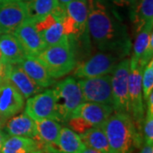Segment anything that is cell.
<instances>
[{
  "label": "cell",
  "mask_w": 153,
  "mask_h": 153,
  "mask_svg": "<svg viewBox=\"0 0 153 153\" xmlns=\"http://www.w3.org/2000/svg\"><path fill=\"white\" fill-rule=\"evenodd\" d=\"M87 1V29L94 44L120 59L128 55L131 43L125 26L111 12L104 0Z\"/></svg>",
  "instance_id": "cell-1"
},
{
  "label": "cell",
  "mask_w": 153,
  "mask_h": 153,
  "mask_svg": "<svg viewBox=\"0 0 153 153\" xmlns=\"http://www.w3.org/2000/svg\"><path fill=\"white\" fill-rule=\"evenodd\" d=\"M111 153H133L144 141L132 117L124 112H113L102 124Z\"/></svg>",
  "instance_id": "cell-2"
},
{
  "label": "cell",
  "mask_w": 153,
  "mask_h": 153,
  "mask_svg": "<svg viewBox=\"0 0 153 153\" xmlns=\"http://www.w3.org/2000/svg\"><path fill=\"white\" fill-rule=\"evenodd\" d=\"M36 58L54 79L67 75L74 70L76 59L70 41L45 47Z\"/></svg>",
  "instance_id": "cell-3"
},
{
  "label": "cell",
  "mask_w": 153,
  "mask_h": 153,
  "mask_svg": "<svg viewBox=\"0 0 153 153\" xmlns=\"http://www.w3.org/2000/svg\"><path fill=\"white\" fill-rule=\"evenodd\" d=\"M113 112L111 105L84 101L72 112L67 123L73 131L81 134L94 127L102 125Z\"/></svg>",
  "instance_id": "cell-4"
},
{
  "label": "cell",
  "mask_w": 153,
  "mask_h": 153,
  "mask_svg": "<svg viewBox=\"0 0 153 153\" xmlns=\"http://www.w3.org/2000/svg\"><path fill=\"white\" fill-rule=\"evenodd\" d=\"M56 101L57 121L67 123L72 112L84 102L82 91L73 77H66L52 88Z\"/></svg>",
  "instance_id": "cell-5"
},
{
  "label": "cell",
  "mask_w": 153,
  "mask_h": 153,
  "mask_svg": "<svg viewBox=\"0 0 153 153\" xmlns=\"http://www.w3.org/2000/svg\"><path fill=\"white\" fill-rule=\"evenodd\" d=\"M130 59L118 61L111 72L112 107L116 112H124L130 115V104L128 97V76Z\"/></svg>",
  "instance_id": "cell-6"
},
{
  "label": "cell",
  "mask_w": 153,
  "mask_h": 153,
  "mask_svg": "<svg viewBox=\"0 0 153 153\" xmlns=\"http://www.w3.org/2000/svg\"><path fill=\"white\" fill-rule=\"evenodd\" d=\"M143 70L144 67L140 66L139 63L134 62L130 60L128 76V97L130 104V116L136 126L137 130L140 134H142L141 132L146 112L141 84Z\"/></svg>",
  "instance_id": "cell-7"
},
{
  "label": "cell",
  "mask_w": 153,
  "mask_h": 153,
  "mask_svg": "<svg viewBox=\"0 0 153 153\" xmlns=\"http://www.w3.org/2000/svg\"><path fill=\"white\" fill-rule=\"evenodd\" d=\"M84 101L112 106L111 75L82 78L77 81Z\"/></svg>",
  "instance_id": "cell-8"
},
{
  "label": "cell",
  "mask_w": 153,
  "mask_h": 153,
  "mask_svg": "<svg viewBox=\"0 0 153 153\" xmlns=\"http://www.w3.org/2000/svg\"><path fill=\"white\" fill-rule=\"evenodd\" d=\"M120 58L109 52H99L77 66L74 76L78 78H89L111 74Z\"/></svg>",
  "instance_id": "cell-9"
},
{
  "label": "cell",
  "mask_w": 153,
  "mask_h": 153,
  "mask_svg": "<svg viewBox=\"0 0 153 153\" xmlns=\"http://www.w3.org/2000/svg\"><path fill=\"white\" fill-rule=\"evenodd\" d=\"M24 112L34 121L43 119L57 121L56 101L53 89H47L27 99Z\"/></svg>",
  "instance_id": "cell-10"
},
{
  "label": "cell",
  "mask_w": 153,
  "mask_h": 153,
  "mask_svg": "<svg viewBox=\"0 0 153 153\" xmlns=\"http://www.w3.org/2000/svg\"><path fill=\"white\" fill-rule=\"evenodd\" d=\"M27 18V8L24 1L0 3L1 34L13 33Z\"/></svg>",
  "instance_id": "cell-11"
},
{
  "label": "cell",
  "mask_w": 153,
  "mask_h": 153,
  "mask_svg": "<svg viewBox=\"0 0 153 153\" xmlns=\"http://www.w3.org/2000/svg\"><path fill=\"white\" fill-rule=\"evenodd\" d=\"M13 34L27 56L36 57L46 47L41 36L36 30L33 20L29 17L16 29Z\"/></svg>",
  "instance_id": "cell-12"
},
{
  "label": "cell",
  "mask_w": 153,
  "mask_h": 153,
  "mask_svg": "<svg viewBox=\"0 0 153 153\" xmlns=\"http://www.w3.org/2000/svg\"><path fill=\"white\" fill-rule=\"evenodd\" d=\"M25 106V98L10 81L0 82V117L7 120L21 112Z\"/></svg>",
  "instance_id": "cell-13"
},
{
  "label": "cell",
  "mask_w": 153,
  "mask_h": 153,
  "mask_svg": "<svg viewBox=\"0 0 153 153\" xmlns=\"http://www.w3.org/2000/svg\"><path fill=\"white\" fill-rule=\"evenodd\" d=\"M5 79L16 88L25 99L40 93L43 89V88L38 86L18 64L7 63Z\"/></svg>",
  "instance_id": "cell-14"
},
{
  "label": "cell",
  "mask_w": 153,
  "mask_h": 153,
  "mask_svg": "<svg viewBox=\"0 0 153 153\" xmlns=\"http://www.w3.org/2000/svg\"><path fill=\"white\" fill-rule=\"evenodd\" d=\"M4 127L9 136L28 137L32 139H36L37 137L36 122L25 112L9 118Z\"/></svg>",
  "instance_id": "cell-15"
},
{
  "label": "cell",
  "mask_w": 153,
  "mask_h": 153,
  "mask_svg": "<svg viewBox=\"0 0 153 153\" xmlns=\"http://www.w3.org/2000/svg\"><path fill=\"white\" fill-rule=\"evenodd\" d=\"M18 65L38 86L43 88L51 86L55 82V79L49 75L47 69L36 57L27 55Z\"/></svg>",
  "instance_id": "cell-16"
},
{
  "label": "cell",
  "mask_w": 153,
  "mask_h": 153,
  "mask_svg": "<svg viewBox=\"0 0 153 153\" xmlns=\"http://www.w3.org/2000/svg\"><path fill=\"white\" fill-rule=\"evenodd\" d=\"M37 125V137L41 149L48 152L50 148L54 147L59 136L61 125L59 122L54 119H43L35 121Z\"/></svg>",
  "instance_id": "cell-17"
},
{
  "label": "cell",
  "mask_w": 153,
  "mask_h": 153,
  "mask_svg": "<svg viewBox=\"0 0 153 153\" xmlns=\"http://www.w3.org/2000/svg\"><path fill=\"white\" fill-rule=\"evenodd\" d=\"M85 146L80 135L70 128L62 127L55 146L50 148L48 153L59 152L61 153H81Z\"/></svg>",
  "instance_id": "cell-18"
},
{
  "label": "cell",
  "mask_w": 153,
  "mask_h": 153,
  "mask_svg": "<svg viewBox=\"0 0 153 153\" xmlns=\"http://www.w3.org/2000/svg\"><path fill=\"white\" fill-rule=\"evenodd\" d=\"M66 14L71 19L76 32V38L81 37L87 29L88 1L72 0L64 6Z\"/></svg>",
  "instance_id": "cell-19"
},
{
  "label": "cell",
  "mask_w": 153,
  "mask_h": 153,
  "mask_svg": "<svg viewBox=\"0 0 153 153\" xmlns=\"http://www.w3.org/2000/svg\"><path fill=\"white\" fill-rule=\"evenodd\" d=\"M0 50L4 61L9 64H18L27 56L22 45L13 33L0 35Z\"/></svg>",
  "instance_id": "cell-20"
},
{
  "label": "cell",
  "mask_w": 153,
  "mask_h": 153,
  "mask_svg": "<svg viewBox=\"0 0 153 153\" xmlns=\"http://www.w3.org/2000/svg\"><path fill=\"white\" fill-rule=\"evenodd\" d=\"M42 150L35 139L22 136H7L0 153H31Z\"/></svg>",
  "instance_id": "cell-21"
},
{
  "label": "cell",
  "mask_w": 153,
  "mask_h": 153,
  "mask_svg": "<svg viewBox=\"0 0 153 153\" xmlns=\"http://www.w3.org/2000/svg\"><path fill=\"white\" fill-rule=\"evenodd\" d=\"M79 135L86 147L101 153H111L109 143L101 125L94 127Z\"/></svg>",
  "instance_id": "cell-22"
},
{
  "label": "cell",
  "mask_w": 153,
  "mask_h": 153,
  "mask_svg": "<svg viewBox=\"0 0 153 153\" xmlns=\"http://www.w3.org/2000/svg\"><path fill=\"white\" fill-rule=\"evenodd\" d=\"M133 12V22L138 33L149 23H153V0H139Z\"/></svg>",
  "instance_id": "cell-23"
},
{
  "label": "cell",
  "mask_w": 153,
  "mask_h": 153,
  "mask_svg": "<svg viewBox=\"0 0 153 153\" xmlns=\"http://www.w3.org/2000/svg\"><path fill=\"white\" fill-rule=\"evenodd\" d=\"M27 5L28 17L35 20L53 13L59 7L57 0H23Z\"/></svg>",
  "instance_id": "cell-24"
},
{
  "label": "cell",
  "mask_w": 153,
  "mask_h": 153,
  "mask_svg": "<svg viewBox=\"0 0 153 153\" xmlns=\"http://www.w3.org/2000/svg\"><path fill=\"white\" fill-rule=\"evenodd\" d=\"M63 16L60 17L52 25H50L49 27H47L46 29H44V31H42L41 33H39V35L41 36L46 47L55 45V44H62V43L69 41V38L65 34L63 24H62Z\"/></svg>",
  "instance_id": "cell-25"
},
{
  "label": "cell",
  "mask_w": 153,
  "mask_h": 153,
  "mask_svg": "<svg viewBox=\"0 0 153 153\" xmlns=\"http://www.w3.org/2000/svg\"><path fill=\"white\" fill-rule=\"evenodd\" d=\"M137 33L138 34L133 48V55L130 60L139 63V60L145 52L151 39L153 38V23L146 24Z\"/></svg>",
  "instance_id": "cell-26"
},
{
  "label": "cell",
  "mask_w": 153,
  "mask_h": 153,
  "mask_svg": "<svg viewBox=\"0 0 153 153\" xmlns=\"http://www.w3.org/2000/svg\"><path fill=\"white\" fill-rule=\"evenodd\" d=\"M143 98L146 100L148 96L153 92V60H150L144 67L141 78Z\"/></svg>",
  "instance_id": "cell-27"
},
{
  "label": "cell",
  "mask_w": 153,
  "mask_h": 153,
  "mask_svg": "<svg viewBox=\"0 0 153 153\" xmlns=\"http://www.w3.org/2000/svg\"><path fill=\"white\" fill-rule=\"evenodd\" d=\"M142 130L145 143L148 145H153V110L146 108Z\"/></svg>",
  "instance_id": "cell-28"
},
{
  "label": "cell",
  "mask_w": 153,
  "mask_h": 153,
  "mask_svg": "<svg viewBox=\"0 0 153 153\" xmlns=\"http://www.w3.org/2000/svg\"><path fill=\"white\" fill-rule=\"evenodd\" d=\"M139 0H112L115 4L118 6H128V7H134Z\"/></svg>",
  "instance_id": "cell-29"
},
{
  "label": "cell",
  "mask_w": 153,
  "mask_h": 153,
  "mask_svg": "<svg viewBox=\"0 0 153 153\" xmlns=\"http://www.w3.org/2000/svg\"><path fill=\"white\" fill-rule=\"evenodd\" d=\"M6 66L7 63H0V82H2L5 79Z\"/></svg>",
  "instance_id": "cell-30"
},
{
  "label": "cell",
  "mask_w": 153,
  "mask_h": 153,
  "mask_svg": "<svg viewBox=\"0 0 153 153\" xmlns=\"http://www.w3.org/2000/svg\"><path fill=\"white\" fill-rule=\"evenodd\" d=\"M140 153H153V145H148L145 143L141 147Z\"/></svg>",
  "instance_id": "cell-31"
},
{
  "label": "cell",
  "mask_w": 153,
  "mask_h": 153,
  "mask_svg": "<svg viewBox=\"0 0 153 153\" xmlns=\"http://www.w3.org/2000/svg\"><path fill=\"white\" fill-rule=\"evenodd\" d=\"M7 134H5L4 132L2 130V128H0V152H1V149L3 147V145L4 142L5 140V139L7 138Z\"/></svg>",
  "instance_id": "cell-32"
},
{
  "label": "cell",
  "mask_w": 153,
  "mask_h": 153,
  "mask_svg": "<svg viewBox=\"0 0 153 153\" xmlns=\"http://www.w3.org/2000/svg\"><path fill=\"white\" fill-rule=\"evenodd\" d=\"M81 153H101V152H97V151H95V150H94V149H91V148H88L85 146Z\"/></svg>",
  "instance_id": "cell-33"
},
{
  "label": "cell",
  "mask_w": 153,
  "mask_h": 153,
  "mask_svg": "<svg viewBox=\"0 0 153 153\" xmlns=\"http://www.w3.org/2000/svg\"><path fill=\"white\" fill-rule=\"evenodd\" d=\"M58 1V3H59V4L61 6H65L66 4H68L69 2H71L72 0H57Z\"/></svg>",
  "instance_id": "cell-34"
},
{
  "label": "cell",
  "mask_w": 153,
  "mask_h": 153,
  "mask_svg": "<svg viewBox=\"0 0 153 153\" xmlns=\"http://www.w3.org/2000/svg\"><path fill=\"white\" fill-rule=\"evenodd\" d=\"M5 123H6V120H4L2 117H0V128H2L4 126Z\"/></svg>",
  "instance_id": "cell-35"
},
{
  "label": "cell",
  "mask_w": 153,
  "mask_h": 153,
  "mask_svg": "<svg viewBox=\"0 0 153 153\" xmlns=\"http://www.w3.org/2000/svg\"><path fill=\"white\" fill-rule=\"evenodd\" d=\"M0 63H6L5 61H4V56L2 55L1 50H0Z\"/></svg>",
  "instance_id": "cell-36"
},
{
  "label": "cell",
  "mask_w": 153,
  "mask_h": 153,
  "mask_svg": "<svg viewBox=\"0 0 153 153\" xmlns=\"http://www.w3.org/2000/svg\"><path fill=\"white\" fill-rule=\"evenodd\" d=\"M31 153H48V152H46L44 151V150H37V151L33 152H31Z\"/></svg>",
  "instance_id": "cell-37"
},
{
  "label": "cell",
  "mask_w": 153,
  "mask_h": 153,
  "mask_svg": "<svg viewBox=\"0 0 153 153\" xmlns=\"http://www.w3.org/2000/svg\"><path fill=\"white\" fill-rule=\"evenodd\" d=\"M13 1H23V0H0V3H5V2H13Z\"/></svg>",
  "instance_id": "cell-38"
},
{
  "label": "cell",
  "mask_w": 153,
  "mask_h": 153,
  "mask_svg": "<svg viewBox=\"0 0 153 153\" xmlns=\"http://www.w3.org/2000/svg\"><path fill=\"white\" fill-rule=\"evenodd\" d=\"M53 153H61V152H54Z\"/></svg>",
  "instance_id": "cell-39"
},
{
  "label": "cell",
  "mask_w": 153,
  "mask_h": 153,
  "mask_svg": "<svg viewBox=\"0 0 153 153\" xmlns=\"http://www.w3.org/2000/svg\"><path fill=\"white\" fill-rule=\"evenodd\" d=\"M0 35H1V33H0Z\"/></svg>",
  "instance_id": "cell-40"
}]
</instances>
